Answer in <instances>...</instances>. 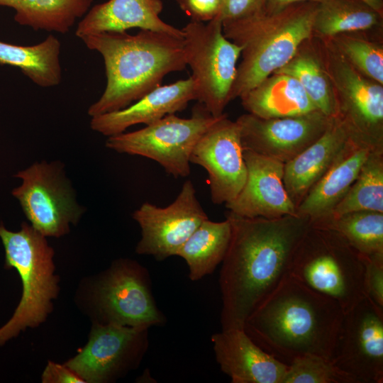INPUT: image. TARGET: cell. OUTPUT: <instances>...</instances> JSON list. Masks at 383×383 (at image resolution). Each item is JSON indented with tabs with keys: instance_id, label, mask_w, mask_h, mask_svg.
<instances>
[{
	"instance_id": "cell-19",
	"label": "cell",
	"mask_w": 383,
	"mask_h": 383,
	"mask_svg": "<svg viewBox=\"0 0 383 383\" xmlns=\"http://www.w3.org/2000/svg\"><path fill=\"white\" fill-rule=\"evenodd\" d=\"M197 94L192 76L172 84L160 85L127 107L91 117L90 127L105 136L123 133L128 128L148 125L164 116L182 111Z\"/></svg>"
},
{
	"instance_id": "cell-16",
	"label": "cell",
	"mask_w": 383,
	"mask_h": 383,
	"mask_svg": "<svg viewBox=\"0 0 383 383\" xmlns=\"http://www.w3.org/2000/svg\"><path fill=\"white\" fill-rule=\"evenodd\" d=\"M333 117L316 110L308 113L262 118L245 113L237 119L243 149L284 164L316 141Z\"/></svg>"
},
{
	"instance_id": "cell-26",
	"label": "cell",
	"mask_w": 383,
	"mask_h": 383,
	"mask_svg": "<svg viewBox=\"0 0 383 383\" xmlns=\"http://www.w3.org/2000/svg\"><path fill=\"white\" fill-rule=\"evenodd\" d=\"M231 235L229 221H204L178 250L189 268V277L198 281L211 274L222 262Z\"/></svg>"
},
{
	"instance_id": "cell-3",
	"label": "cell",
	"mask_w": 383,
	"mask_h": 383,
	"mask_svg": "<svg viewBox=\"0 0 383 383\" xmlns=\"http://www.w3.org/2000/svg\"><path fill=\"white\" fill-rule=\"evenodd\" d=\"M81 40L102 56L106 77L104 91L88 109L91 117L127 107L159 87L166 75L187 67L183 38L170 34L104 32Z\"/></svg>"
},
{
	"instance_id": "cell-13",
	"label": "cell",
	"mask_w": 383,
	"mask_h": 383,
	"mask_svg": "<svg viewBox=\"0 0 383 383\" xmlns=\"http://www.w3.org/2000/svg\"><path fill=\"white\" fill-rule=\"evenodd\" d=\"M148 329L95 322L86 345L65 364L85 382H113L140 365Z\"/></svg>"
},
{
	"instance_id": "cell-34",
	"label": "cell",
	"mask_w": 383,
	"mask_h": 383,
	"mask_svg": "<svg viewBox=\"0 0 383 383\" xmlns=\"http://www.w3.org/2000/svg\"><path fill=\"white\" fill-rule=\"evenodd\" d=\"M267 0H222L216 17L221 22L246 18L266 9Z\"/></svg>"
},
{
	"instance_id": "cell-35",
	"label": "cell",
	"mask_w": 383,
	"mask_h": 383,
	"mask_svg": "<svg viewBox=\"0 0 383 383\" xmlns=\"http://www.w3.org/2000/svg\"><path fill=\"white\" fill-rule=\"evenodd\" d=\"M180 9L192 21L206 23L216 18L222 0H176Z\"/></svg>"
},
{
	"instance_id": "cell-33",
	"label": "cell",
	"mask_w": 383,
	"mask_h": 383,
	"mask_svg": "<svg viewBox=\"0 0 383 383\" xmlns=\"http://www.w3.org/2000/svg\"><path fill=\"white\" fill-rule=\"evenodd\" d=\"M361 257L365 267V294L383 308V254Z\"/></svg>"
},
{
	"instance_id": "cell-8",
	"label": "cell",
	"mask_w": 383,
	"mask_h": 383,
	"mask_svg": "<svg viewBox=\"0 0 383 383\" xmlns=\"http://www.w3.org/2000/svg\"><path fill=\"white\" fill-rule=\"evenodd\" d=\"M183 32L187 66H189L198 100L213 116H221L231 100L237 62L241 48L223 33L217 18L206 22L191 21Z\"/></svg>"
},
{
	"instance_id": "cell-10",
	"label": "cell",
	"mask_w": 383,
	"mask_h": 383,
	"mask_svg": "<svg viewBox=\"0 0 383 383\" xmlns=\"http://www.w3.org/2000/svg\"><path fill=\"white\" fill-rule=\"evenodd\" d=\"M92 298L98 323L150 328L166 322L147 269L135 260L114 261L96 281Z\"/></svg>"
},
{
	"instance_id": "cell-1",
	"label": "cell",
	"mask_w": 383,
	"mask_h": 383,
	"mask_svg": "<svg viewBox=\"0 0 383 383\" xmlns=\"http://www.w3.org/2000/svg\"><path fill=\"white\" fill-rule=\"evenodd\" d=\"M229 245L219 286L222 330L243 329L245 321L290 275L296 250L311 226L308 216L247 218L231 211Z\"/></svg>"
},
{
	"instance_id": "cell-32",
	"label": "cell",
	"mask_w": 383,
	"mask_h": 383,
	"mask_svg": "<svg viewBox=\"0 0 383 383\" xmlns=\"http://www.w3.org/2000/svg\"><path fill=\"white\" fill-rule=\"evenodd\" d=\"M282 383H356L354 379L324 357L306 355L294 359Z\"/></svg>"
},
{
	"instance_id": "cell-9",
	"label": "cell",
	"mask_w": 383,
	"mask_h": 383,
	"mask_svg": "<svg viewBox=\"0 0 383 383\" xmlns=\"http://www.w3.org/2000/svg\"><path fill=\"white\" fill-rule=\"evenodd\" d=\"M221 116H213L205 109L196 110L188 118L167 115L140 130L108 137L106 147L151 159L174 177H186L195 145Z\"/></svg>"
},
{
	"instance_id": "cell-2",
	"label": "cell",
	"mask_w": 383,
	"mask_h": 383,
	"mask_svg": "<svg viewBox=\"0 0 383 383\" xmlns=\"http://www.w3.org/2000/svg\"><path fill=\"white\" fill-rule=\"evenodd\" d=\"M343 314L335 301L290 274L252 311L243 329L258 346L287 365L306 355L331 360Z\"/></svg>"
},
{
	"instance_id": "cell-39",
	"label": "cell",
	"mask_w": 383,
	"mask_h": 383,
	"mask_svg": "<svg viewBox=\"0 0 383 383\" xmlns=\"http://www.w3.org/2000/svg\"><path fill=\"white\" fill-rule=\"evenodd\" d=\"M21 0H0V6L15 9Z\"/></svg>"
},
{
	"instance_id": "cell-5",
	"label": "cell",
	"mask_w": 383,
	"mask_h": 383,
	"mask_svg": "<svg viewBox=\"0 0 383 383\" xmlns=\"http://www.w3.org/2000/svg\"><path fill=\"white\" fill-rule=\"evenodd\" d=\"M45 238L27 223H23L18 231L7 230L0 224L5 266L16 270L23 286L13 315L0 328V346L28 327L34 328L44 322L52 311V301L59 291V279L54 273V250Z\"/></svg>"
},
{
	"instance_id": "cell-29",
	"label": "cell",
	"mask_w": 383,
	"mask_h": 383,
	"mask_svg": "<svg viewBox=\"0 0 383 383\" xmlns=\"http://www.w3.org/2000/svg\"><path fill=\"white\" fill-rule=\"evenodd\" d=\"M93 0H21L15 21L34 30L67 33L90 9Z\"/></svg>"
},
{
	"instance_id": "cell-12",
	"label": "cell",
	"mask_w": 383,
	"mask_h": 383,
	"mask_svg": "<svg viewBox=\"0 0 383 383\" xmlns=\"http://www.w3.org/2000/svg\"><path fill=\"white\" fill-rule=\"evenodd\" d=\"M331 361L356 383L383 382V308L367 296L344 312Z\"/></svg>"
},
{
	"instance_id": "cell-6",
	"label": "cell",
	"mask_w": 383,
	"mask_h": 383,
	"mask_svg": "<svg viewBox=\"0 0 383 383\" xmlns=\"http://www.w3.org/2000/svg\"><path fill=\"white\" fill-rule=\"evenodd\" d=\"M361 255L339 234L311 226L294 256L290 274L335 301L343 311L366 296Z\"/></svg>"
},
{
	"instance_id": "cell-27",
	"label": "cell",
	"mask_w": 383,
	"mask_h": 383,
	"mask_svg": "<svg viewBox=\"0 0 383 383\" xmlns=\"http://www.w3.org/2000/svg\"><path fill=\"white\" fill-rule=\"evenodd\" d=\"M274 73L295 78L319 111L333 117L335 104L330 79L325 71L313 35L305 40L294 57Z\"/></svg>"
},
{
	"instance_id": "cell-18",
	"label": "cell",
	"mask_w": 383,
	"mask_h": 383,
	"mask_svg": "<svg viewBox=\"0 0 383 383\" xmlns=\"http://www.w3.org/2000/svg\"><path fill=\"white\" fill-rule=\"evenodd\" d=\"M211 341L221 370L232 383H282L288 365L258 346L244 329H221Z\"/></svg>"
},
{
	"instance_id": "cell-23",
	"label": "cell",
	"mask_w": 383,
	"mask_h": 383,
	"mask_svg": "<svg viewBox=\"0 0 383 383\" xmlns=\"http://www.w3.org/2000/svg\"><path fill=\"white\" fill-rule=\"evenodd\" d=\"M240 99L248 113L262 118L299 116L317 110L299 82L281 73L272 74Z\"/></svg>"
},
{
	"instance_id": "cell-7",
	"label": "cell",
	"mask_w": 383,
	"mask_h": 383,
	"mask_svg": "<svg viewBox=\"0 0 383 383\" xmlns=\"http://www.w3.org/2000/svg\"><path fill=\"white\" fill-rule=\"evenodd\" d=\"M314 37L332 86L335 116L353 138L383 148V84L358 72L329 40Z\"/></svg>"
},
{
	"instance_id": "cell-31",
	"label": "cell",
	"mask_w": 383,
	"mask_h": 383,
	"mask_svg": "<svg viewBox=\"0 0 383 383\" xmlns=\"http://www.w3.org/2000/svg\"><path fill=\"white\" fill-rule=\"evenodd\" d=\"M370 33H343L328 40L358 72L383 84L382 40Z\"/></svg>"
},
{
	"instance_id": "cell-30",
	"label": "cell",
	"mask_w": 383,
	"mask_h": 383,
	"mask_svg": "<svg viewBox=\"0 0 383 383\" xmlns=\"http://www.w3.org/2000/svg\"><path fill=\"white\" fill-rule=\"evenodd\" d=\"M356 211L383 213V148L370 152L355 182L331 214Z\"/></svg>"
},
{
	"instance_id": "cell-11",
	"label": "cell",
	"mask_w": 383,
	"mask_h": 383,
	"mask_svg": "<svg viewBox=\"0 0 383 383\" xmlns=\"http://www.w3.org/2000/svg\"><path fill=\"white\" fill-rule=\"evenodd\" d=\"M20 186L12 191L30 222L45 237H61L76 224L83 210L58 162H35L19 171Z\"/></svg>"
},
{
	"instance_id": "cell-37",
	"label": "cell",
	"mask_w": 383,
	"mask_h": 383,
	"mask_svg": "<svg viewBox=\"0 0 383 383\" xmlns=\"http://www.w3.org/2000/svg\"><path fill=\"white\" fill-rule=\"evenodd\" d=\"M324 0H267L266 9L273 11L300 2L321 3Z\"/></svg>"
},
{
	"instance_id": "cell-22",
	"label": "cell",
	"mask_w": 383,
	"mask_h": 383,
	"mask_svg": "<svg viewBox=\"0 0 383 383\" xmlns=\"http://www.w3.org/2000/svg\"><path fill=\"white\" fill-rule=\"evenodd\" d=\"M374 149L350 136L331 167L299 204L297 214L308 216L311 221L331 214L350 189Z\"/></svg>"
},
{
	"instance_id": "cell-4",
	"label": "cell",
	"mask_w": 383,
	"mask_h": 383,
	"mask_svg": "<svg viewBox=\"0 0 383 383\" xmlns=\"http://www.w3.org/2000/svg\"><path fill=\"white\" fill-rule=\"evenodd\" d=\"M319 3L300 2L222 22L226 38L241 48L231 100L240 98L284 67L313 35Z\"/></svg>"
},
{
	"instance_id": "cell-20",
	"label": "cell",
	"mask_w": 383,
	"mask_h": 383,
	"mask_svg": "<svg viewBox=\"0 0 383 383\" xmlns=\"http://www.w3.org/2000/svg\"><path fill=\"white\" fill-rule=\"evenodd\" d=\"M162 0H109L96 4L78 23L75 35L79 39L104 32H123L138 28L183 38V32L161 19Z\"/></svg>"
},
{
	"instance_id": "cell-28",
	"label": "cell",
	"mask_w": 383,
	"mask_h": 383,
	"mask_svg": "<svg viewBox=\"0 0 383 383\" xmlns=\"http://www.w3.org/2000/svg\"><path fill=\"white\" fill-rule=\"evenodd\" d=\"M339 234L360 255L383 254V213L356 211L311 221Z\"/></svg>"
},
{
	"instance_id": "cell-14",
	"label": "cell",
	"mask_w": 383,
	"mask_h": 383,
	"mask_svg": "<svg viewBox=\"0 0 383 383\" xmlns=\"http://www.w3.org/2000/svg\"><path fill=\"white\" fill-rule=\"evenodd\" d=\"M133 218L141 229L135 252L158 261L177 255L193 232L209 218L191 180L184 182L175 200L167 206L145 202L133 212Z\"/></svg>"
},
{
	"instance_id": "cell-17",
	"label": "cell",
	"mask_w": 383,
	"mask_h": 383,
	"mask_svg": "<svg viewBox=\"0 0 383 383\" xmlns=\"http://www.w3.org/2000/svg\"><path fill=\"white\" fill-rule=\"evenodd\" d=\"M245 182L231 201L229 211L243 217L276 218L297 214L283 181L284 163L243 149Z\"/></svg>"
},
{
	"instance_id": "cell-15",
	"label": "cell",
	"mask_w": 383,
	"mask_h": 383,
	"mask_svg": "<svg viewBox=\"0 0 383 383\" xmlns=\"http://www.w3.org/2000/svg\"><path fill=\"white\" fill-rule=\"evenodd\" d=\"M190 162L207 172L214 204H226L233 200L247 177L238 123L230 120L224 113L198 140Z\"/></svg>"
},
{
	"instance_id": "cell-36",
	"label": "cell",
	"mask_w": 383,
	"mask_h": 383,
	"mask_svg": "<svg viewBox=\"0 0 383 383\" xmlns=\"http://www.w3.org/2000/svg\"><path fill=\"white\" fill-rule=\"evenodd\" d=\"M43 383H84L85 382L65 364L48 362L42 374Z\"/></svg>"
},
{
	"instance_id": "cell-25",
	"label": "cell",
	"mask_w": 383,
	"mask_h": 383,
	"mask_svg": "<svg viewBox=\"0 0 383 383\" xmlns=\"http://www.w3.org/2000/svg\"><path fill=\"white\" fill-rule=\"evenodd\" d=\"M383 14L362 0H324L318 4L313 35L330 39L343 33L380 32Z\"/></svg>"
},
{
	"instance_id": "cell-38",
	"label": "cell",
	"mask_w": 383,
	"mask_h": 383,
	"mask_svg": "<svg viewBox=\"0 0 383 383\" xmlns=\"http://www.w3.org/2000/svg\"><path fill=\"white\" fill-rule=\"evenodd\" d=\"M375 11L383 14V0H362Z\"/></svg>"
},
{
	"instance_id": "cell-21",
	"label": "cell",
	"mask_w": 383,
	"mask_h": 383,
	"mask_svg": "<svg viewBox=\"0 0 383 383\" xmlns=\"http://www.w3.org/2000/svg\"><path fill=\"white\" fill-rule=\"evenodd\" d=\"M350 136L343 121L333 116L328 128L316 141L284 164V187L296 208L331 167Z\"/></svg>"
},
{
	"instance_id": "cell-24",
	"label": "cell",
	"mask_w": 383,
	"mask_h": 383,
	"mask_svg": "<svg viewBox=\"0 0 383 383\" xmlns=\"http://www.w3.org/2000/svg\"><path fill=\"white\" fill-rule=\"evenodd\" d=\"M61 43L50 34L39 43L18 45L0 40V64L16 67L36 85L49 88L62 80Z\"/></svg>"
}]
</instances>
